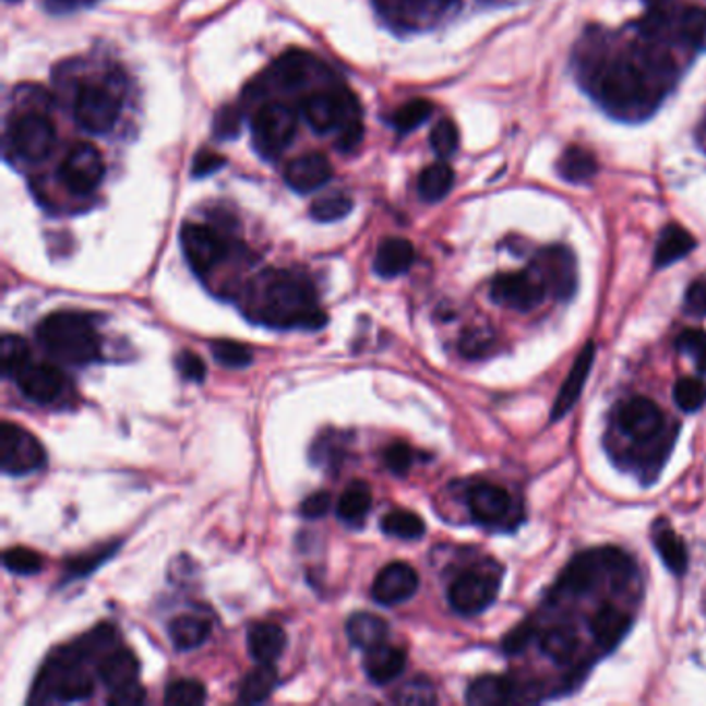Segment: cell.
<instances>
[{"instance_id": "6da1fadb", "label": "cell", "mask_w": 706, "mask_h": 706, "mask_svg": "<svg viewBox=\"0 0 706 706\" xmlns=\"http://www.w3.org/2000/svg\"><path fill=\"white\" fill-rule=\"evenodd\" d=\"M671 69L673 62L655 50L615 57L593 71V92L607 112L641 119L657 106Z\"/></svg>"}, {"instance_id": "7a4b0ae2", "label": "cell", "mask_w": 706, "mask_h": 706, "mask_svg": "<svg viewBox=\"0 0 706 706\" xmlns=\"http://www.w3.org/2000/svg\"><path fill=\"white\" fill-rule=\"evenodd\" d=\"M244 311L272 327L320 330L327 322L311 283L290 272H265L247 292Z\"/></svg>"}, {"instance_id": "3957f363", "label": "cell", "mask_w": 706, "mask_h": 706, "mask_svg": "<svg viewBox=\"0 0 706 706\" xmlns=\"http://www.w3.org/2000/svg\"><path fill=\"white\" fill-rule=\"evenodd\" d=\"M301 112L315 133L327 135L338 131V147L344 152H350L363 140L361 104L344 87H327L304 96Z\"/></svg>"}, {"instance_id": "277c9868", "label": "cell", "mask_w": 706, "mask_h": 706, "mask_svg": "<svg viewBox=\"0 0 706 706\" xmlns=\"http://www.w3.org/2000/svg\"><path fill=\"white\" fill-rule=\"evenodd\" d=\"M41 348L57 361L83 367L100 357V336L80 311L50 313L38 325Z\"/></svg>"}, {"instance_id": "5b68a950", "label": "cell", "mask_w": 706, "mask_h": 706, "mask_svg": "<svg viewBox=\"0 0 706 706\" xmlns=\"http://www.w3.org/2000/svg\"><path fill=\"white\" fill-rule=\"evenodd\" d=\"M87 657L77 645L62 648L59 655H52L38 675L32 701L36 703H80L92 696L94 680L83 667Z\"/></svg>"}, {"instance_id": "8992f818", "label": "cell", "mask_w": 706, "mask_h": 706, "mask_svg": "<svg viewBox=\"0 0 706 706\" xmlns=\"http://www.w3.org/2000/svg\"><path fill=\"white\" fill-rule=\"evenodd\" d=\"M632 570V562L627 560L622 551L618 549H599V551H586L576 555L558 583V590L567 595H585L595 586L601 585L607 574H620L627 576Z\"/></svg>"}, {"instance_id": "52a82bcc", "label": "cell", "mask_w": 706, "mask_h": 706, "mask_svg": "<svg viewBox=\"0 0 706 706\" xmlns=\"http://www.w3.org/2000/svg\"><path fill=\"white\" fill-rule=\"evenodd\" d=\"M297 127L299 117L292 106L284 101H267L251 121L253 145L263 158H274L292 143Z\"/></svg>"}, {"instance_id": "ba28073f", "label": "cell", "mask_w": 706, "mask_h": 706, "mask_svg": "<svg viewBox=\"0 0 706 706\" xmlns=\"http://www.w3.org/2000/svg\"><path fill=\"white\" fill-rule=\"evenodd\" d=\"M502 572L493 564L477 565L463 572L447 590L450 606L463 615L483 613L498 597Z\"/></svg>"}, {"instance_id": "9c48e42d", "label": "cell", "mask_w": 706, "mask_h": 706, "mask_svg": "<svg viewBox=\"0 0 706 706\" xmlns=\"http://www.w3.org/2000/svg\"><path fill=\"white\" fill-rule=\"evenodd\" d=\"M121 94L108 83H83L73 104L75 121L89 133H108L121 117Z\"/></svg>"}, {"instance_id": "30bf717a", "label": "cell", "mask_w": 706, "mask_h": 706, "mask_svg": "<svg viewBox=\"0 0 706 706\" xmlns=\"http://www.w3.org/2000/svg\"><path fill=\"white\" fill-rule=\"evenodd\" d=\"M7 142L11 143L13 152L25 161L46 160L57 143V129L46 115L29 110L13 119Z\"/></svg>"}, {"instance_id": "8fae6325", "label": "cell", "mask_w": 706, "mask_h": 706, "mask_svg": "<svg viewBox=\"0 0 706 706\" xmlns=\"http://www.w3.org/2000/svg\"><path fill=\"white\" fill-rule=\"evenodd\" d=\"M46 463V452L38 438L21 424L2 423L0 427V468L4 475L23 477L40 470Z\"/></svg>"}, {"instance_id": "7c38bea8", "label": "cell", "mask_w": 706, "mask_h": 706, "mask_svg": "<svg viewBox=\"0 0 706 706\" xmlns=\"http://www.w3.org/2000/svg\"><path fill=\"white\" fill-rule=\"evenodd\" d=\"M106 166L101 158L100 149L94 143H75L59 168L62 184L73 195H89L94 193L104 181Z\"/></svg>"}, {"instance_id": "4fadbf2b", "label": "cell", "mask_w": 706, "mask_h": 706, "mask_svg": "<svg viewBox=\"0 0 706 706\" xmlns=\"http://www.w3.org/2000/svg\"><path fill=\"white\" fill-rule=\"evenodd\" d=\"M184 260L200 276L210 274L218 263L228 258V242L218 230L205 224H184L181 230Z\"/></svg>"}, {"instance_id": "5bb4252c", "label": "cell", "mask_w": 706, "mask_h": 706, "mask_svg": "<svg viewBox=\"0 0 706 706\" xmlns=\"http://www.w3.org/2000/svg\"><path fill=\"white\" fill-rule=\"evenodd\" d=\"M387 20L403 29H429L458 9V0H375Z\"/></svg>"}, {"instance_id": "9a60e30c", "label": "cell", "mask_w": 706, "mask_h": 706, "mask_svg": "<svg viewBox=\"0 0 706 706\" xmlns=\"http://www.w3.org/2000/svg\"><path fill=\"white\" fill-rule=\"evenodd\" d=\"M547 288L541 276L533 270L526 272H510L500 274L491 283V299L493 303L502 304L514 311H530L537 304L543 303Z\"/></svg>"}, {"instance_id": "2e32d148", "label": "cell", "mask_w": 706, "mask_h": 706, "mask_svg": "<svg viewBox=\"0 0 706 706\" xmlns=\"http://www.w3.org/2000/svg\"><path fill=\"white\" fill-rule=\"evenodd\" d=\"M533 267L546 284L547 292H551L555 299L570 301L574 297L578 286V270L576 258L567 247H547L537 255Z\"/></svg>"}, {"instance_id": "e0dca14e", "label": "cell", "mask_w": 706, "mask_h": 706, "mask_svg": "<svg viewBox=\"0 0 706 706\" xmlns=\"http://www.w3.org/2000/svg\"><path fill=\"white\" fill-rule=\"evenodd\" d=\"M417 588H419L417 570L404 562H394V564L385 565L384 570L375 576L371 595H373L375 603L394 607L415 597Z\"/></svg>"}, {"instance_id": "ac0fdd59", "label": "cell", "mask_w": 706, "mask_h": 706, "mask_svg": "<svg viewBox=\"0 0 706 706\" xmlns=\"http://www.w3.org/2000/svg\"><path fill=\"white\" fill-rule=\"evenodd\" d=\"M15 382L25 398L38 404H52L59 400L64 390V375L55 364L29 361L15 375Z\"/></svg>"}, {"instance_id": "d6986e66", "label": "cell", "mask_w": 706, "mask_h": 706, "mask_svg": "<svg viewBox=\"0 0 706 706\" xmlns=\"http://www.w3.org/2000/svg\"><path fill=\"white\" fill-rule=\"evenodd\" d=\"M666 417L661 408L648 398H632L620 408V427L638 442H650L663 429Z\"/></svg>"}, {"instance_id": "ffe728a7", "label": "cell", "mask_w": 706, "mask_h": 706, "mask_svg": "<svg viewBox=\"0 0 706 706\" xmlns=\"http://www.w3.org/2000/svg\"><path fill=\"white\" fill-rule=\"evenodd\" d=\"M332 164L318 152L304 154L290 161L284 170V181L297 193H313L332 179Z\"/></svg>"}, {"instance_id": "44dd1931", "label": "cell", "mask_w": 706, "mask_h": 706, "mask_svg": "<svg viewBox=\"0 0 706 706\" xmlns=\"http://www.w3.org/2000/svg\"><path fill=\"white\" fill-rule=\"evenodd\" d=\"M595 355H597V346L593 340H588L583 348V352L578 355L576 363L572 364L567 378H565L564 385L553 403V408H551V421H560L564 419L565 415L576 406L583 390H585L586 380H588V373L593 369V363H595Z\"/></svg>"}, {"instance_id": "7402d4cb", "label": "cell", "mask_w": 706, "mask_h": 706, "mask_svg": "<svg viewBox=\"0 0 706 706\" xmlns=\"http://www.w3.org/2000/svg\"><path fill=\"white\" fill-rule=\"evenodd\" d=\"M468 510L472 518L481 525H498L512 510V500L504 487L479 483L468 491Z\"/></svg>"}, {"instance_id": "603a6c76", "label": "cell", "mask_w": 706, "mask_h": 706, "mask_svg": "<svg viewBox=\"0 0 706 706\" xmlns=\"http://www.w3.org/2000/svg\"><path fill=\"white\" fill-rule=\"evenodd\" d=\"M364 673L373 684L394 682L406 667V653L398 646L380 645L367 650Z\"/></svg>"}, {"instance_id": "cb8c5ba5", "label": "cell", "mask_w": 706, "mask_h": 706, "mask_svg": "<svg viewBox=\"0 0 706 706\" xmlns=\"http://www.w3.org/2000/svg\"><path fill=\"white\" fill-rule=\"evenodd\" d=\"M98 671H100L101 684L115 692L137 682L140 661L129 648H117L104 655Z\"/></svg>"}, {"instance_id": "d4e9b609", "label": "cell", "mask_w": 706, "mask_h": 706, "mask_svg": "<svg viewBox=\"0 0 706 706\" xmlns=\"http://www.w3.org/2000/svg\"><path fill=\"white\" fill-rule=\"evenodd\" d=\"M412 263H415L412 242L392 237V239H385L378 247V253H375V260H373V270L382 278H396V276L406 274Z\"/></svg>"}, {"instance_id": "484cf974", "label": "cell", "mask_w": 706, "mask_h": 706, "mask_svg": "<svg viewBox=\"0 0 706 706\" xmlns=\"http://www.w3.org/2000/svg\"><path fill=\"white\" fill-rule=\"evenodd\" d=\"M630 627H632V618L613 606L601 607L590 620V632L599 646L606 650H613L620 645L630 632Z\"/></svg>"}, {"instance_id": "4316f807", "label": "cell", "mask_w": 706, "mask_h": 706, "mask_svg": "<svg viewBox=\"0 0 706 706\" xmlns=\"http://www.w3.org/2000/svg\"><path fill=\"white\" fill-rule=\"evenodd\" d=\"M249 653L258 663H276L286 648V632L276 624H255L247 634Z\"/></svg>"}, {"instance_id": "83f0119b", "label": "cell", "mask_w": 706, "mask_h": 706, "mask_svg": "<svg viewBox=\"0 0 706 706\" xmlns=\"http://www.w3.org/2000/svg\"><path fill=\"white\" fill-rule=\"evenodd\" d=\"M696 247V239L687 232L686 228H682L680 224H669L657 241V249H655V267L663 270L671 263H678L690 255Z\"/></svg>"}, {"instance_id": "f1b7e54d", "label": "cell", "mask_w": 706, "mask_h": 706, "mask_svg": "<svg viewBox=\"0 0 706 706\" xmlns=\"http://www.w3.org/2000/svg\"><path fill=\"white\" fill-rule=\"evenodd\" d=\"M387 622L384 618L375 615V613H369V611H359V613H352L346 622V636L348 641L359 648H373V646L384 645L385 638H387Z\"/></svg>"}, {"instance_id": "f546056e", "label": "cell", "mask_w": 706, "mask_h": 706, "mask_svg": "<svg viewBox=\"0 0 706 706\" xmlns=\"http://www.w3.org/2000/svg\"><path fill=\"white\" fill-rule=\"evenodd\" d=\"M313 67H315L313 57H309L303 50H292L276 61V64L272 67V75H274L278 87L299 89L311 77Z\"/></svg>"}, {"instance_id": "4dcf8cb0", "label": "cell", "mask_w": 706, "mask_h": 706, "mask_svg": "<svg viewBox=\"0 0 706 706\" xmlns=\"http://www.w3.org/2000/svg\"><path fill=\"white\" fill-rule=\"evenodd\" d=\"M653 546L657 553L661 555V562L666 564L669 572L675 576H684L687 570V551L684 541L673 533V528L666 526L663 520L655 525L653 533Z\"/></svg>"}, {"instance_id": "1f68e13d", "label": "cell", "mask_w": 706, "mask_h": 706, "mask_svg": "<svg viewBox=\"0 0 706 706\" xmlns=\"http://www.w3.org/2000/svg\"><path fill=\"white\" fill-rule=\"evenodd\" d=\"M371 505H373V495H371L369 484L363 481H352L344 489V493L338 500L336 514L346 525L359 526L367 520Z\"/></svg>"}, {"instance_id": "d6a6232c", "label": "cell", "mask_w": 706, "mask_h": 706, "mask_svg": "<svg viewBox=\"0 0 706 706\" xmlns=\"http://www.w3.org/2000/svg\"><path fill=\"white\" fill-rule=\"evenodd\" d=\"M278 686V673L272 663H260L242 678L239 686V703L258 705L265 703Z\"/></svg>"}, {"instance_id": "836d02e7", "label": "cell", "mask_w": 706, "mask_h": 706, "mask_svg": "<svg viewBox=\"0 0 706 706\" xmlns=\"http://www.w3.org/2000/svg\"><path fill=\"white\" fill-rule=\"evenodd\" d=\"M512 682L502 675L477 678L466 692V703L472 706L504 705L512 698Z\"/></svg>"}, {"instance_id": "e575fe53", "label": "cell", "mask_w": 706, "mask_h": 706, "mask_svg": "<svg viewBox=\"0 0 706 706\" xmlns=\"http://www.w3.org/2000/svg\"><path fill=\"white\" fill-rule=\"evenodd\" d=\"M454 187V170L445 161H435L427 166L417 179L419 198L427 203L442 202Z\"/></svg>"}, {"instance_id": "d590c367", "label": "cell", "mask_w": 706, "mask_h": 706, "mask_svg": "<svg viewBox=\"0 0 706 706\" xmlns=\"http://www.w3.org/2000/svg\"><path fill=\"white\" fill-rule=\"evenodd\" d=\"M210 632H212L210 624L198 615L175 618L168 626V636L177 650H193L202 646L207 641Z\"/></svg>"}, {"instance_id": "8d00e7d4", "label": "cell", "mask_w": 706, "mask_h": 706, "mask_svg": "<svg viewBox=\"0 0 706 706\" xmlns=\"http://www.w3.org/2000/svg\"><path fill=\"white\" fill-rule=\"evenodd\" d=\"M597 160L595 156L585 149V147H578V145H572L567 147L562 158L558 161V172L560 177L567 182H588L595 175H597Z\"/></svg>"}, {"instance_id": "74e56055", "label": "cell", "mask_w": 706, "mask_h": 706, "mask_svg": "<svg viewBox=\"0 0 706 706\" xmlns=\"http://www.w3.org/2000/svg\"><path fill=\"white\" fill-rule=\"evenodd\" d=\"M382 530L390 537L404 539V541H417L424 535L423 518L408 510H394L385 514L382 520Z\"/></svg>"}, {"instance_id": "f35d334b", "label": "cell", "mask_w": 706, "mask_h": 706, "mask_svg": "<svg viewBox=\"0 0 706 706\" xmlns=\"http://www.w3.org/2000/svg\"><path fill=\"white\" fill-rule=\"evenodd\" d=\"M675 32L690 48L706 50V9L690 7L682 11L675 21Z\"/></svg>"}, {"instance_id": "ab89813d", "label": "cell", "mask_w": 706, "mask_h": 706, "mask_svg": "<svg viewBox=\"0 0 706 706\" xmlns=\"http://www.w3.org/2000/svg\"><path fill=\"white\" fill-rule=\"evenodd\" d=\"M541 648L553 661L570 663L578 650V636L570 627H551L541 638Z\"/></svg>"}, {"instance_id": "60d3db41", "label": "cell", "mask_w": 706, "mask_h": 706, "mask_svg": "<svg viewBox=\"0 0 706 706\" xmlns=\"http://www.w3.org/2000/svg\"><path fill=\"white\" fill-rule=\"evenodd\" d=\"M0 361L4 378H15L29 363V346L17 334H4L0 343Z\"/></svg>"}, {"instance_id": "b9f144b4", "label": "cell", "mask_w": 706, "mask_h": 706, "mask_svg": "<svg viewBox=\"0 0 706 706\" xmlns=\"http://www.w3.org/2000/svg\"><path fill=\"white\" fill-rule=\"evenodd\" d=\"M431 115H433V104L429 100H423V98H417V100L406 101L404 106H400L394 112L392 122L404 135V133H410V131L419 129Z\"/></svg>"}, {"instance_id": "7bdbcfd3", "label": "cell", "mask_w": 706, "mask_h": 706, "mask_svg": "<svg viewBox=\"0 0 706 706\" xmlns=\"http://www.w3.org/2000/svg\"><path fill=\"white\" fill-rule=\"evenodd\" d=\"M352 207H355V203L348 195L334 193V195H325L322 200L313 203L311 205V216L318 223H338V220H343L352 212Z\"/></svg>"}, {"instance_id": "ee69618b", "label": "cell", "mask_w": 706, "mask_h": 706, "mask_svg": "<svg viewBox=\"0 0 706 706\" xmlns=\"http://www.w3.org/2000/svg\"><path fill=\"white\" fill-rule=\"evenodd\" d=\"M2 564L13 572V574H20V576H32V574H38L41 567H44V560H41L40 553L34 551V549H27V547H11L2 553Z\"/></svg>"}, {"instance_id": "f6af8a7d", "label": "cell", "mask_w": 706, "mask_h": 706, "mask_svg": "<svg viewBox=\"0 0 706 706\" xmlns=\"http://www.w3.org/2000/svg\"><path fill=\"white\" fill-rule=\"evenodd\" d=\"M673 398L675 404L684 410V412H696L703 408L706 403V385L703 380L698 378H682L678 380L675 390H673Z\"/></svg>"}, {"instance_id": "bcb514c9", "label": "cell", "mask_w": 706, "mask_h": 706, "mask_svg": "<svg viewBox=\"0 0 706 706\" xmlns=\"http://www.w3.org/2000/svg\"><path fill=\"white\" fill-rule=\"evenodd\" d=\"M212 355L218 363L228 369H242L253 361V352L249 346L235 340H216L212 343Z\"/></svg>"}, {"instance_id": "7dc6e473", "label": "cell", "mask_w": 706, "mask_h": 706, "mask_svg": "<svg viewBox=\"0 0 706 706\" xmlns=\"http://www.w3.org/2000/svg\"><path fill=\"white\" fill-rule=\"evenodd\" d=\"M429 143L433 147V152L440 156V158H450L456 154L458 145H460V133H458V127L456 122L450 121V119H442L438 122L433 129H431V137H429Z\"/></svg>"}, {"instance_id": "c3c4849f", "label": "cell", "mask_w": 706, "mask_h": 706, "mask_svg": "<svg viewBox=\"0 0 706 706\" xmlns=\"http://www.w3.org/2000/svg\"><path fill=\"white\" fill-rule=\"evenodd\" d=\"M343 445L344 442L338 440L336 431H327L311 447V460L323 468H336L338 463H343Z\"/></svg>"}, {"instance_id": "681fc988", "label": "cell", "mask_w": 706, "mask_h": 706, "mask_svg": "<svg viewBox=\"0 0 706 706\" xmlns=\"http://www.w3.org/2000/svg\"><path fill=\"white\" fill-rule=\"evenodd\" d=\"M166 705L198 706L205 703V687L195 680H179L166 687Z\"/></svg>"}, {"instance_id": "f907efd6", "label": "cell", "mask_w": 706, "mask_h": 706, "mask_svg": "<svg viewBox=\"0 0 706 706\" xmlns=\"http://www.w3.org/2000/svg\"><path fill=\"white\" fill-rule=\"evenodd\" d=\"M394 701H396V703H400V705L429 706L438 703V696H435V690H433V686H431L424 678H417V680L406 682V684L396 692Z\"/></svg>"}, {"instance_id": "816d5d0a", "label": "cell", "mask_w": 706, "mask_h": 706, "mask_svg": "<svg viewBox=\"0 0 706 706\" xmlns=\"http://www.w3.org/2000/svg\"><path fill=\"white\" fill-rule=\"evenodd\" d=\"M678 350L687 355L696 369L706 375V334L701 330H686L678 336Z\"/></svg>"}, {"instance_id": "f5cc1de1", "label": "cell", "mask_w": 706, "mask_h": 706, "mask_svg": "<svg viewBox=\"0 0 706 706\" xmlns=\"http://www.w3.org/2000/svg\"><path fill=\"white\" fill-rule=\"evenodd\" d=\"M412 450L410 445L404 444V442H394L392 445H387L384 452V463L394 475H406L412 466Z\"/></svg>"}, {"instance_id": "db71d44e", "label": "cell", "mask_w": 706, "mask_h": 706, "mask_svg": "<svg viewBox=\"0 0 706 706\" xmlns=\"http://www.w3.org/2000/svg\"><path fill=\"white\" fill-rule=\"evenodd\" d=\"M241 131V115L235 106H224L214 117V133L220 140H235Z\"/></svg>"}, {"instance_id": "11a10c76", "label": "cell", "mask_w": 706, "mask_h": 706, "mask_svg": "<svg viewBox=\"0 0 706 706\" xmlns=\"http://www.w3.org/2000/svg\"><path fill=\"white\" fill-rule=\"evenodd\" d=\"M177 369L181 373V378H184L187 382H203L205 380V373H207V367L203 363L202 357L191 352V350H182L177 355Z\"/></svg>"}, {"instance_id": "9f6ffc18", "label": "cell", "mask_w": 706, "mask_h": 706, "mask_svg": "<svg viewBox=\"0 0 706 706\" xmlns=\"http://www.w3.org/2000/svg\"><path fill=\"white\" fill-rule=\"evenodd\" d=\"M115 549H117V546L100 547L96 553L81 555L77 560L69 562V565H67L69 578H73V576H87V574H89L94 567H98L106 558H110Z\"/></svg>"}, {"instance_id": "6f0895ef", "label": "cell", "mask_w": 706, "mask_h": 706, "mask_svg": "<svg viewBox=\"0 0 706 706\" xmlns=\"http://www.w3.org/2000/svg\"><path fill=\"white\" fill-rule=\"evenodd\" d=\"M684 311L687 315L703 320L706 318V280H694L687 286L686 297H684Z\"/></svg>"}, {"instance_id": "680465c9", "label": "cell", "mask_w": 706, "mask_h": 706, "mask_svg": "<svg viewBox=\"0 0 706 706\" xmlns=\"http://www.w3.org/2000/svg\"><path fill=\"white\" fill-rule=\"evenodd\" d=\"M533 634H535V627L530 622H523L514 630H510L504 636V650L507 655H516L520 650H525L528 643L533 641Z\"/></svg>"}, {"instance_id": "91938a15", "label": "cell", "mask_w": 706, "mask_h": 706, "mask_svg": "<svg viewBox=\"0 0 706 706\" xmlns=\"http://www.w3.org/2000/svg\"><path fill=\"white\" fill-rule=\"evenodd\" d=\"M226 164V158L216 154V152H210V149H202L195 160H193V177L195 179H203V177H210L214 172H218Z\"/></svg>"}, {"instance_id": "94428289", "label": "cell", "mask_w": 706, "mask_h": 706, "mask_svg": "<svg viewBox=\"0 0 706 706\" xmlns=\"http://www.w3.org/2000/svg\"><path fill=\"white\" fill-rule=\"evenodd\" d=\"M330 510H332V495L327 491H315L301 504V514L311 520L322 518Z\"/></svg>"}, {"instance_id": "6125c7cd", "label": "cell", "mask_w": 706, "mask_h": 706, "mask_svg": "<svg viewBox=\"0 0 706 706\" xmlns=\"http://www.w3.org/2000/svg\"><path fill=\"white\" fill-rule=\"evenodd\" d=\"M143 701H145V692H143V687L140 686L137 682H135V684H131V686L115 690V692H112V696L108 698V703H110V705L119 706H137L142 705Z\"/></svg>"}, {"instance_id": "be15d7a7", "label": "cell", "mask_w": 706, "mask_h": 706, "mask_svg": "<svg viewBox=\"0 0 706 706\" xmlns=\"http://www.w3.org/2000/svg\"><path fill=\"white\" fill-rule=\"evenodd\" d=\"M491 346V336H487L483 332H468L463 343H460V350L466 357H481Z\"/></svg>"}, {"instance_id": "e7e4bbea", "label": "cell", "mask_w": 706, "mask_h": 706, "mask_svg": "<svg viewBox=\"0 0 706 706\" xmlns=\"http://www.w3.org/2000/svg\"><path fill=\"white\" fill-rule=\"evenodd\" d=\"M69 2H92V0H69Z\"/></svg>"}, {"instance_id": "03108f58", "label": "cell", "mask_w": 706, "mask_h": 706, "mask_svg": "<svg viewBox=\"0 0 706 706\" xmlns=\"http://www.w3.org/2000/svg\"><path fill=\"white\" fill-rule=\"evenodd\" d=\"M7 2H20V0H7Z\"/></svg>"}]
</instances>
